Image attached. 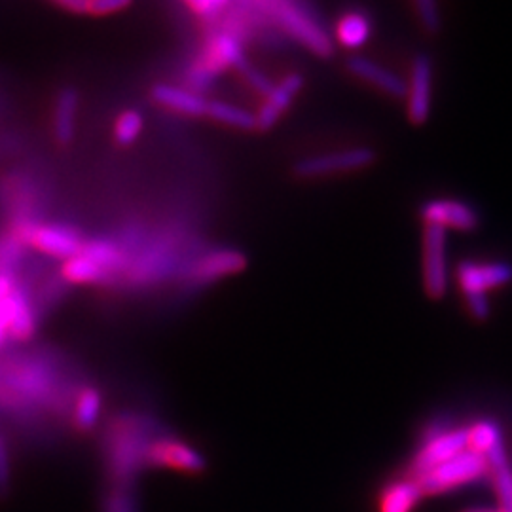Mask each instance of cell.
I'll list each match as a JSON object with an SVG mask.
<instances>
[{"label":"cell","instance_id":"cell-31","mask_svg":"<svg viewBox=\"0 0 512 512\" xmlns=\"http://www.w3.org/2000/svg\"><path fill=\"white\" fill-rule=\"evenodd\" d=\"M12 454L8 440L0 435V501H4L12 490Z\"/></svg>","mask_w":512,"mask_h":512},{"label":"cell","instance_id":"cell-20","mask_svg":"<svg viewBox=\"0 0 512 512\" xmlns=\"http://www.w3.org/2000/svg\"><path fill=\"white\" fill-rule=\"evenodd\" d=\"M78 112V93L73 88H65L55 101L54 133L59 145H69L74 139Z\"/></svg>","mask_w":512,"mask_h":512},{"label":"cell","instance_id":"cell-17","mask_svg":"<svg viewBox=\"0 0 512 512\" xmlns=\"http://www.w3.org/2000/svg\"><path fill=\"white\" fill-rule=\"evenodd\" d=\"M88 256L99 268H103L114 279L116 275L124 274L128 268V255L126 249L109 238L90 239L84 241V247L80 251Z\"/></svg>","mask_w":512,"mask_h":512},{"label":"cell","instance_id":"cell-18","mask_svg":"<svg viewBox=\"0 0 512 512\" xmlns=\"http://www.w3.org/2000/svg\"><path fill=\"white\" fill-rule=\"evenodd\" d=\"M488 471L494 478L495 492L499 497V511L512 512V469L507 459V452L503 446V440L497 442L492 450L484 454Z\"/></svg>","mask_w":512,"mask_h":512},{"label":"cell","instance_id":"cell-12","mask_svg":"<svg viewBox=\"0 0 512 512\" xmlns=\"http://www.w3.org/2000/svg\"><path fill=\"white\" fill-rule=\"evenodd\" d=\"M245 268V256L234 249H219L207 255L200 256L188 270L186 279L194 281L196 285L213 283L224 275H232Z\"/></svg>","mask_w":512,"mask_h":512},{"label":"cell","instance_id":"cell-33","mask_svg":"<svg viewBox=\"0 0 512 512\" xmlns=\"http://www.w3.org/2000/svg\"><path fill=\"white\" fill-rule=\"evenodd\" d=\"M129 2L126 0H93L86 2V16H110L120 10H126Z\"/></svg>","mask_w":512,"mask_h":512},{"label":"cell","instance_id":"cell-26","mask_svg":"<svg viewBox=\"0 0 512 512\" xmlns=\"http://www.w3.org/2000/svg\"><path fill=\"white\" fill-rule=\"evenodd\" d=\"M99 512H141L137 490L105 486Z\"/></svg>","mask_w":512,"mask_h":512},{"label":"cell","instance_id":"cell-34","mask_svg":"<svg viewBox=\"0 0 512 512\" xmlns=\"http://www.w3.org/2000/svg\"><path fill=\"white\" fill-rule=\"evenodd\" d=\"M239 71L247 78V82L251 84V88H255L256 92L268 95V93L274 90V84H272L264 74L258 73L249 61H245V63L239 67Z\"/></svg>","mask_w":512,"mask_h":512},{"label":"cell","instance_id":"cell-27","mask_svg":"<svg viewBox=\"0 0 512 512\" xmlns=\"http://www.w3.org/2000/svg\"><path fill=\"white\" fill-rule=\"evenodd\" d=\"M501 429L494 420H482L467 429V448L475 450L478 454H486L492 450L497 442H501Z\"/></svg>","mask_w":512,"mask_h":512},{"label":"cell","instance_id":"cell-4","mask_svg":"<svg viewBox=\"0 0 512 512\" xmlns=\"http://www.w3.org/2000/svg\"><path fill=\"white\" fill-rule=\"evenodd\" d=\"M488 473V463L482 454L465 448L448 461H444L437 469L418 478L423 495L442 494L450 488H456L463 482H471Z\"/></svg>","mask_w":512,"mask_h":512},{"label":"cell","instance_id":"cell-6","mask_svg":"<svg viewBox=\"0 0 512 512\" xmlns=\"http://www.w3.org/2000/svg\"><path fill=\"white\" fill-rule=\"evenodd\" d=\"M448 266H446V228L425 224L423 230V289L433 300L446 294Z\"/></svg>","mask_w":512,"mask_h":512},{"label":"cell","instance_id":"cell-14","mask_svg":"<svg viewBox=\"0 0 512 512\" xmlns=\"http://www.w3.org/2000/svg\"><path fill=\"white\" fill-rule=\"evenodd\" d=\"M200 61L209 71L219 74L228 67L239 69L247 59L241 46V38L226 29H219L207 40V48Z\"/></svg>","mask_w":512,"mask_h":512},{"label":"cell","instance_id":"cell-8","mask_svg":"<svg viewBox=\"0 0 512 512\" xmlns=\"http://www.w3.org/2000/svg\"><path fill=\"white\" fill-rule=\"evenodd\" d=\"M408 120L414 126H423L431 116L433 105V57L425 52L416 55L406 82Z\"/></svg>","mask_w":512,"mask_h":512},{"label":"cell","instance_id":"cell-35","mask_svg":"<svg viewBox=\"0 0 512 512\" xmlns=\"http://www.w3.org/2000/svg\"><path fill=\"white\" fill-rule=\"evenodd\" d=\"M16 289V287H14ZM14 293V291H12ZM12 315H14V298L12 294L0 302V348L4 340L10 336V325H12Z\"/></svg>","mask_w":512,"mask_h":512},{"label":"cell","instance_id":"cell-9","mask_svg":"<svg viewBox=\"0 0 512 512\" xmlns=\"http://www.w3.org/2000/svg\"><path fill=\"white\" fill-rule=\"evenodd\" d=\"M467 448V429H456L448 431L446 435H440L437 439L423 442L420 452L414 456L410 469H408V478L418 480L429 471L437 469L444 461L458 456Z\"/></svg>","mask_w":512,"mask_h":512},{"label":"cell","instance_id":"cell-2","mask_svg":"<svg viewBox=\"0 0 512 512\" xmlns=\"http://www.w3.org/2000/svg\"><path fill=\"white\" fill-rule=\"evenodd\" d=\"M260 8L268 19V23L279 25L285 33H289L300 44L310 48L313 54L321 57H329L332 54L334 50L332 40L315 16H311L306 6L277 0V2H260Z\"/></svg>","mask_w":512,"mask_h":512},{"label":"cell","instance_id":"cell-13","mask_svg":"<svg viewBox=\"0 0 512 512\" xmlns=\"http://www.w3.org/2000/svg\"><path fill=\"white\" fill-rule=\"evenodd\" d=\"M302 86H304V78L300 74H289L274 86V90L266 95L258 114H255L256 129L268 131L274 128L279 118L289 110L294 97L302 90Z\"/></svg>","mask_w":512,"mask_h":512},{"label":"cell","instance_id":"cell-7","mask_svg":"<svg viewBox=\"0 0 512 512\" xmlns=\"http://www.w3.org/2000/svg\"><path fill=\"white\" fill-rule=\"evenodd\" d=\"M376 162V152L372 148L357 147L313 156L294 165V173L302 179H317V177H329L336 173H349L357 169H365Z\"/></svg>","mask_w":512,"mask_h":512},{"label":"cell","instance_id":"cell-11","mask_svg":"<svg viewBox=\"0 0 512 512\" xmlns=\"http://www.w3.org/2000/svg\"><path fill=\"white\" fill-rule=\"evenodd\" d=\"M420 215L425 224H437L463 232H473L480 224L475 209L458 200H429L421 205Z\"/></svg>","mask_w":512,"mask_h":512},{"label":"cell","instance_id":"cell-28","mask_svg":"<svg viewBox=\"0 0 512 512\" xmlns=\"http://www.w3.org/2000/svg\"><path fill=\"white\" fill-rule=\"evenodd\" d=\"M143 131V116L137 110H124L114 122V139L120 145H131Z\"/></svg>","mask_w":512,"mask_h":512},{"label":"cell","instance_id":"cell-21","mask_svg":"<svg viewBox=\"0 0 512 512\" xmlns=\"http://www.w3.org/2000/svg\"><path fill=\"white\" fill-rule=\"evenodd\" d=\"M103 410V397L99 389L84 387L74 397L73 421L74 427L80 431H92L99 423Z\"/></svg>","mask_w":512,"mask_h":512},{"label":"cell","instance_id":"cell-30","mask_svg":"<svg viewBox=\"0 0 512 512\" xmlns=\"http://www.w3.org/2000/svg\"><path fill=\"white\" fill-rule=\"evenodd\" d=\"M188 8L194 12V16L213 25L226 16L232 4L226 0H196V2H188Z\"/></svg>","mask_w":512,"mask_h":512},{"label":"cell","instance_id":"cell-5","mask_svg":"<svg viewBox=\"0 0 512 512\" xmlns=\"http://www.w3.org/2000/svg\"><path fill=\"white\" fill-rule=\"evenodd\" d=\"M148 469H169L184 475H202L207 467L202 452L181 439L171 437L167 431L148 446Z\"/></svg>","mask_w":512,"mask_h":512},{"label":"cell","instance_id":"cell-3","mask_svg":"<svg viewBox=\"0 0 512 512\" xmlns=\"http://www.w3.org/2000/svg\"><path fill=\"white\" fill-rule=\"evenodd\" d=\"M14 236L21 243H31L44 255L63 258L65 262L78 255L84 247L80 232L65 224H37L33 220H19Z\"/></svg>","mask_w":512,"mask_h":512},{"label":"cell","instance_id":"cell-23","mask_svg":"<svg viewBox=\"0 0 512 512\" xmlns=\"http://www.w3.org/2000/svg\"><path fill=\"white\" fill-rule=\"evenodd\" d=\"M12 298H14V315H12V325H10V336L16 340H27L37 329L35 304L19 287L14 289Z\"/></svg>","mask_w":512,"mask_h":512},{"label":"cell","instance_id":"cell-36","mask_svg":"<svg viewBox=\"0 0 512 512\" xmlns=\"http://www.w3.org/2000/svg\"><path fill=\"white\" fill-rule=\"evenodd\" d=\"M461 512H501L497 507H469Z\"/></svg>","mask_w":512,"mask_h":512},{"label":"cell","instance_id":"cell-19","mask_svg":"<svg viewBox=\"0 0 512 512\" xmlns=\"http://www.w3.org/2000/svg\"><path fill=\"white\" fill-rule=\"evenodd\" d=\"M423 497L420 482L414 478H403L389 486H385L384 492L378 501V512H412Z\"/></svg>","mask_w":512,"mask_h":512},{"label":"cell","instance_id":"cell-15","mask_svg":"<svg viewBox=\"0 0 512 512\" xmlns=\"http://www.w3.org/2000/svg\"><path fill=\"white\" fill-rule=\"evenodd\" d=\"M348 71L389 97L406 99V80L403 76L389 71L387 67L378 65L368 57H351L348 61Z\"/></svg>","mask_w":512,"mask_h":512},{"label":"cell","instance_id":"cell-10","mask_svg":"<svg viewBox=\"0 0 512 512\" xmlns=\"http://www.w3.org/2000/svg\"><path fill=\"white\" fill-rule=\"evenodd\" d=\"M456 279L463 293H486L495 287L512 283L511 262H490L478 264L473 260H463L456 268Z\"/></svg>","mask_w":512,"mask_h":512},{"label":"cell","instance_id":"cell-32","mask_svg":"<svg viewBox=\"0 0 512 512\" xmlns=\"http://www.w3.org/2000/svg\"><path fill=\"white\" fill-rule=\"evenodd\" d=\"M465 302H467V310L471 313V317L475 321H488L492 315V304L486 293H463Z\"/></svg>","mask_w":512,"mask_h":512},{"label":"cell","instance_id":"cell-16","mask_svg":"<svg viewBox=\"0 0 512 512\" xmlns=\"http://www.w3.org/2000/svg\"><path fill=\"white\" fill-rule=\"evenodd\" d=\"M152 97L165 109L179 112L184 116H203L207 114V99L200 93L192 92L188 88H179L171 84H158L152 88Z\"/></svg>","mask_w":512,"mask_h":512},{"label":"cell","instance_id":"cell-29","mask_svg":"<svg viewBox=\"0 0 512 512\" xmlns=\"http://www.w3.org/2000/svg\"><path fill=\"white\" fill-rule=\"evenodd\" d=\"M416 14L420 19L421 27L429 35H439L442 29V14H440L439 2L435 0H416L414 2Z\"/></svg>","mask_w":512,"mask_h":512},{"label":"cell","instance_id":"cell-24","mask_svg":"<svg viewBox=\"0 0 512 512\" xmlns=\"http://www.w3.org/2000/svg\"><path fill=\"white\" fill-rule=\"evenodd\" d=\"M61 274L67 283H80V285H92V283L105 285L112 281V277L103 268H99L95 262L82 253L67 260Z\"/></svg>","mask_w":512,"mask_h":512},{"label":"cell","instance_id":"cell-25","mask_svg":"<svg viewBox=\"0 0 512 512\" xmlns=\"http://www.w3.org/2000/svg\"><path fill=\"white\" fill-rule=\"evenodd\" d=\"M205 116L217 120L224 126L241 129V131L256 129V118L253 112H247V110L236 107L232 103H226V101H209Z\"/></svg>","mask_w":512,"mask_h":512},{"label":"cell","instance_id":"cell-1","mask_svg":"<svg viewBox=\"0 0 512 512\" xmlns=\"http://www.w3.org/2000/svg\"><path fill=\"white\" fill-rule=\"evenodd\" d=\"M162 433L165 431L160 423L147 414L126 412L114 416L101 442L105 486L137 490L139 476L148 469V446Z\"/></svg>","mask_w":512,"mask_h":512},{"label":"cell","instance_id":"cell-22","mask_svg":"<svg viewBox=\"0 0 512 512\" xmlns=\"http://www.w3.org/2000/svg\"><path fill=\"white\" fill-rule=\"evenodd\" d=\"M370 35H372V23L363 12H349L336 25L338 42L349 50H357L365 46Z\"/></svg>","mask_w":512,"mask_h":512}]
</instances>
